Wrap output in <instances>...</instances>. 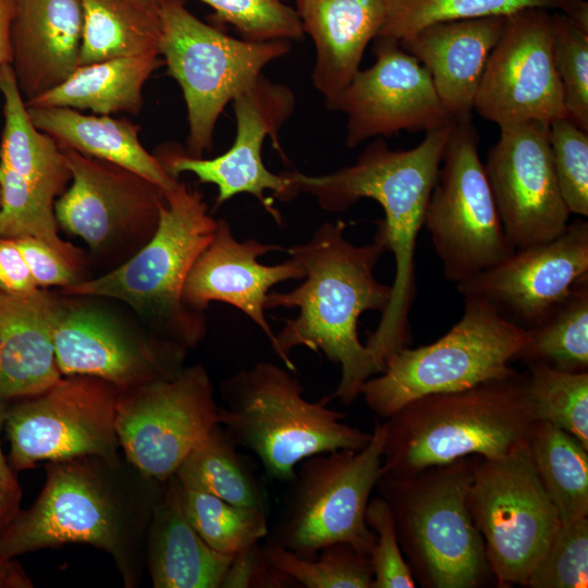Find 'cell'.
I'll return each instance as SVG.
<instances>
[{"label": "cell", "instance_id": "d4e9b609", "mask_svg": "<svg viewBox=\"0 0 588 588\" xmlns=\"http://www.w3.org/2000/svg\"><path fill=\"white\" fill-rule=\"evenodd\" d=\"M391 0H297L304 33L316 48L313 84L329 106L359 71L382 28Z\"/></svg>", "mask_w": 588, "mask_h": 588}, {"label": "cell", "instance_id": "8992f818", "mask_svg": "<svg viewBox=\"0 0 588 588\" xmlns=\"http://www.w3.org/2000/svg\"><path fill=\"white\" fill-rule=\"evenodd\" d=\"M476 457L429 466L403 478L381 477L376 486L421 587L478 588L492 576L467 506Z\"/></svg>", "mask_w": 588, "mask_h": 588}, {"label": "cell", "instance_id": "44dd1931", "mask_svg": "<svg viewBox=\"0 0 588 588\" xmlns=\"http://www.w3.org/2000/svg\"><path fill=\"white\" fill-rule=\"evenodd\" d=\"M61 149L72 180L54 203L63 229L97 248L135 222L157 226L162 188L113 163Z\"/></svg>", "mask_w": 588, "mask_h": 588}, {"label": "cell", "instance_id": "f35d334b", "mask_svg": "<svg viewBox=\"0 0 588 588\" xmlns=\"http://www.w3.org/2000/svg\"><path fill=\"white\" fill-rule=\"evenodd\" d=\"M528 392L537 421L576 437L588 449V371L527 365Z\"/></svg>", "mask_w": 588, "mask_h": 588}, {"label": "cell", "instance_id": "74e56055", "mask_svg": "<svg viewBox=\"0 0 588 588\" xmlns=\"http://www.w3.org/2000/svg\"><path fill=\"white\" fill-rule=\"evenodd\" d=\"M0 193V237L36 238L76 267L79 252L58 235L53 201L1 162Z\"/></svg>", "mask_w": 588, "mask_h": 588}, {"label": "cell", "instance_id": "4316f807", "mask_svg": "<svg viewBox=\"0 0 588 588\" xmlns=\"http://www.w3.org/2000/svg\"><path fill=\"white\" fill-rule=\"evenodd\" d=\"M233 555L222 554L197 534L172 476L158 482L147 530V564L155 588H219Z\"/></svg>", "mask_w": 588, "mask_h": 588}, {"label": "cell", "instance_id": "d590c367", "mask_svg": "<svg viewBox=\"0 0 588 588\" xmlns=\"http://www.w3.org/2000/svg\"><path fill=\"white\" fill-rule=\"evenodd\" d=\"M182 504L197 534L222 554L234 555L265 539L269 530L268 512L264 509L232 504L183 486Z\"/></svg>", "mask_w": 588, "mask_h": 588}, {"label": "cell", "instance_id": "ee69618b", "mask_svg": "<svg viewBox=\"0 0 588 588\" xmlns=\"http://www.w3.org/2000/svg\"><path fill=\"white\" fill-rule=\"evenodd\" d=\"M365 519L376 540L369 553L373 571L372 588H414L417 586L401 550L394 520L383 498L369 500Z\"/></svg>", "mask_w": 588, "mask_h": 588}, {"label": "cell", "instance_id": "ffe728a7", "mask_svg": "<svg viewBox=\"0 0 588 588\" xmlns=\"http://www.w3.org/2000/svg\"><path fill=\"white\" fill-rule=\"evenodd\" d=\"M52 340L62 376H89L120 392L170 377L182 367L184 347L134 340L98 310L58 305Z\"/></svg>", "mask_w": 588, "mask_h": 588}, {"label": "cell", "instance_id": "f546056e", "mask_svg": "<svg viewBox=\"0 0 588 588\" xmlns=\"http://www.w3.org/2000/svg\"><path fill=\"white\" fill-rule=\"evenodd\" d=\"M0 94L4 118L0 162L54 203L65 191L71 172L56 139L38 130L30 120L11 64L0 70Z\"/></svg>", "mask_w": 588, "mask_h": 588}, {"label": "cell", "instance_id": "8d00e7d4", "mask_svg": "<svg viewBox=\"0 0 588 588\" xmlns=\"http://www.w3.org/2000/svg\"><path fill=\"white\" fill-rule=\"evenodd\" d=\"M269 563L304 588H372L373 571L369 555L347 542L320 549L316 558L303 559L293 552L265 543Z\"/></svg>", "mask_w": 588, "mask_h": 588}, {"label": "cell", "instance_id": "d6986e66", "mask_svg": "<svg viewBox=\"0 0 588 588\" xmlns=\"http://www.w3.org/2000/svg\"><path fill=\"white\" fill-rule=\"evenodd\" d=\"M588 279V222L568 223L556 238L515 249L509 257L456 284L463 296L489 302L528 329L546 318Z\"/></svg>", "mask_w": 588, "mask_h": 588}, {"label": "cell", "instance_id": "7a4b0ae2", "mask_svg": "<svg viewBox=\"0 0 588 588\" xmlns=\"http://www.w3.org/2000/svg\"><path fill=\"white\" fill-rule=\"evenodd\" d=\"M453 124L426 132L425 138L407 150H392L379 137L355 163L328 174L290 172L299 193L315 197L327 211H344L360 198H371L383 209L375 240L393 255L395 275L389 305L365 344L379 372L388 357L411 341L416 244Z\"/></svg>", "mask_w": 588, "mask_h": 588}, {"label": "cell", "instance_id": "9c48e42d", "mask_svg": "<svg viewBox=\"0 0 588 588\" xmlns=\"http://www.w3.org/2000/svg\"><path fill=\"white\" fill-rule=\"evenodd\" d=\"M385 436V421H376L362 450H335L303 460L289 481L291 489L266 543L303 559H314L321 548L335 542L351 543L369 555L376 535L365 513L382 477Z\"/></svg>", "mask_w": 588, "mask_h": 588}, {"label": "cell", "instance_id": "30bf717a", "mask_svg": "<svg viewBox=\"0 0 588 588\" xmlns=\"http://www.w3.org/2000/svg\"><path fill=\"white\" fill-rule=\"evenodd\" d=\"M159 14V52L186 103L188 156L201 158L212 147L225 106L255 83L267 64L287 53L290 44L233 38L197 19L180 0H164Z\"/></svg>", "mask_w": 588, "mask_h": 588}, {"label": "cell", "instance_id": "277c9868", "mask_svg": "<svg viewBox=\"0 0 588 588\" xmlns=\"http://www.w3.org/2000/svg\"><path fill=\"white\" fill-rule=\"evenodd\" d=\"M537 422L527 373L416 399L385 419L382 477L479 455L500 457L527 441Z\"/></svg>", "mask_w": 588, "mask_h": 588}, {"label": "cell", "instance_id": "484cf974", "mask_svg": "<svg viewBox=\"0 0 588 588\" xmlns=\"http://www.w3.org/2000/svg\"><path fill=\"white\" fill-rule=\"evenodd\" d=\"M59 303L46 291L0 290V399L39 394L62 379L52 326Z\"/></svg>", "mask_w": 588, "mask_h": 588}, {"label": "cell", "instance_id": "1f68e13d", "mask_svg": "<svg viewBox=\"0 0 588 588\" xmlns=\"http://www.w3.org/2000/svg\"><path fill=\"white\" fill-rule=\"evenodd\" d=\"M175 476L185 488L210 493L232 504L267 510L265 488L220 424L189 452Z\"/></svg>", "mask_w": 588, "mask_h": 588}, {"label": "cell", "instance_id": "db71d44e", "mask_svg": "<svg viewBox=\"0 0 588 588\" xmlns=\"http://www.w3.org/2000/svg\"><path fill=\"white\" fill-rule=\"evenodd\" d=\"M0 206H1V193H0Z\"/></svg>", "mask_w": 588, "mask_h": 588}, {"label": "cell", "instance_id": "60d3db41", "mask_svg": "<svg viewBox=\"0 0 588 588\" xmlns=\"http://www.w3.org/2000/svg\"><path fill=\"white\" fill-rule=\"evenodd\" d=\"M588 516L561 520L544 555L528 576V588H587Z\"/></svg>", "mask_w": 588, "mask_h": 588}, {"label": "cell", "instance_id": "7402d4cb", "mask_svg": "<svg viewBox=\"0 0 588 588\" xmlns=\"http://www.w3.org/2000/svg\"><path fill=\"white\" fill-rule=\"evenodd\" d=\"M275 250L283 248L255 238L238 241L229 222L218 220L211 242L186 277L183 303L198 313L211 302L234 306L261 329L272 345L275 334L265 316L269 291L280 282L305 277L303 267L292 257L277 265H262L257 260Z\"/></svg>", "mask_w": 588, "mask_h": 588}, {"label": "cell", "instance_id": "5b68a950", "mask_svg": "<svg viewBox=\"0 0 588 588\" xmlns=\"http://www.w3.org/2000/svg\"><path fill=\"white\" fill-rule=\"evenodd\" d=\"M219 424L237 446L254 452L266 473L290 481L305 458L335 450H362L371 433L343 422L329 397L310 402L289 369L259 362L222 381Z\"/></svg>", "mask_w": 588, "mask_h": 588}, {"label": "cell", "instance_id": "b9f144b4", "mask_svg": "<svg viewBox=\"0 0 588 588\" xmlns=\"http://www.w3.org/2000/svg\"><path fill=\"white\" fill-rule=\"evenodd\" d=\"M249 41L299 39L304 29L295 9L282 0H199Z\"/></svg>", "mask_w": 588, "mask_h": 588}, {"label": "cell", "instance_id": "7bdbcfd3", "mask_svg": "<svg viewBox=\"0 0 588 588\" xmlns=\"http://www.w3.org/2000/svg\"><path fill=\"white\" fill-rule=\"evenodd\" d=\"M552 161L569 213L588 216V132L566 117L549 124Z\"/></svg>", "mask_w": 588, "mask_h": 588}, {"label": "cell", "instance_id": "4fadbf2b", "mask_svg": "<svg viewBox=\"0 0 588 588\" xmlns=\"http://www.w3.org/2000/svg\"><path fill=\"white\" fill-rule=\"evenodd\" d=\"M120 391L89 376H66L46 391L9 403L5 431L9 465L98 456L119 464L115 408Z\"/></svg>", "mask_w": 588, "mask_h": 588}, {"label": "cell", "instance_id": "d6a6232c", "mask_svg": "<svg viewBox=\"0 0 588 588\" xmlns=\"http://www.w3.org/2000/svg\"><path fill=\"white\" fill-rule=\"evenodd\" d=\"M527 445L560 520L588 516V449L571 433L537 421Z\"/></svg>", "mask_w": 588, "mask_h": 588}, {"label": "cell", "instance_id": "e575fe53", "mask_svg": "<svg viewBox=\"0 0 588 588\" xmlns=\"http://www.w3.org/2000/svg\"><path fill=\"white\" fill-rule=\"evenodd\" d=\"M527 342L515 360L544 364L572 372L588 369V279L537 324L526 329Z\"/></svg>", "mask_w": 588, "mask_h": 588}, {"label": "cell", "instance_id": "5bb4252c", "mask_svg": "<svg viewBox=\"0 0 588 588\" xmlns=\"http://www.w3.org/2000/svg\"><path fill=\"white\" fill-rule=\"evenodd\" d=\"M219 424V406L199 364L120 392L115 431L128 463L143 478L163 482Z\"/></svg>", "mask_w": 588, "mask_h": 588}, {"label": "cell", "instance_id": "cb8c5ba5", "mask_svg": "<svg viewBox=\"0 0 588 588\" xmlns=\"http://www.w3.org/2000/svg\"><path fill=\"white\" fill-rule=\"evenodd\" d=\"M505 21L490 16L439 22L399 41L427 69L453 121L471 119L481 75Z\"/></svg>", "mask_w": 588, "mask_h": 588}, {"label": "cell", "instance_id": "6da1fadb", "mask_svg": "<svg viewBox=\"0 0 588 588\" xmlns=\"http://www.w3.org/2000/svg\"><path fill=\"white\" fill-rule=\"evenodd\" d=\"M343 221L324 222L308 241L285 252L304 269V281L289 292L269 293L266 309L298 308V316L285 321L271 345L290 371L295 365L290 352L304 346L322 352L341 367V379L329 400L351 404L360 395L363 384L378 375L366 346L359 341L358 319L368 310H385L391 284L375 275L385 253L383 245H355L345 236Z\"/></svg>", "mask_w": 588, "mask_h": 588}, {"label": "cell", "instance_id": "ab89813d", "mask_svg": "<svg viewBox=\"0 0 588 588\" xmlns=\"http://www.w3.org/2000/svg\"><path fill=\"white\" fill-rule=\"evenodd\" d=\"M551 42L566 118L588 132V27L551 11Z\"/></svg>", "mask_w": 588, "mask_h": 588}, {"label": "cell", "instance_id": "681fc988", "mask_svg": "<svg viewBox=\"0 0 588 588\" xmlns=\"http://www.w3.org/2000/svg\"><path fill=\"white\" fill-rule=\"evenodd\" d=\"M21 487L10 488L0 483V535L20 511Z\"/></svg>", "mask_w": 588, "mask_h": 588}, {"label": "cell", "instance_id": "ba28073f", "mask_svg": "<svg viewBox=\"0 0 588 588\" xmlns=\"http://www.w3.org/2000/svg\"><path fill=\"white\" fill-rule=\"evenodd\" d=\"M527 330L503 317L489 302L464 297L461 319L436 342L404 346L369 378L360 395L371 412L389 418L425 395L453 392L515 372L511 363L526 344Z\"/></svg>", "mask_w": 588, "mask_h": 588}, {"label": "cell", "instance_id": "4dcf8cb0", "mask_svg": "<svg viewBox=\"0 0 588 588\" xmlns=\"http://www.w3.org/2000/svg\"><path fill=\"white\" fill-rule=\"evenodd\" d=\"M78 66L115 58L160 54L159 7L137 0H82Z\"/></svg>", "mask_w": 588, "mask_h": 588}, {"label": "cell", "instance_id": "f6af8a7d", "mask_svg": "<svg viewBox=\"0 0 588 588\" xmlns=\"http://www.w3.org/2000/svg\"><path fill=\"white\" fill-rule=\"evenodd\" d=\"M298 587L286 574L272 566L261 544L253 543L235 553L219 588H290Z\"/></svg>", "mask_w": 588, "mask_h": 588}, {"label": "cell", "instance_id": "e0dca14e", "mask_svg": "<svg viewBox=\"0 0 588 588\" xmlns=\"http://www.w3.org/2000/svg\"><path fill=\"white\" fill-rule=\"evenodd\" d=\"M373 48L375 63L359 70L327 106L347 117V147L400 131L428 132L454 122L427 69L397 40L378 36Z\"/></svg>", "mask_w": 588, "mask_h": 588}, {"label": "cell", "instance_id": "3957f363", "mask_svg": "<svg viewBox=\"0 0 588 588\" xmlns=\"http://www.w3.org/2000/svg\"><path fill=\"white\" fill-rule=\"evenodd\" d=\"M35 503L19 511L0 535V560L68 543L110 553L130 581L131 553L148 529L158 482L133 494L121 465L98 456L48 462Z\"/></svg>", "mask_w": 588, "mask_h": 588}, {"label": "cell", "instance_id": "bcb514c9", "mask_svg": "<svg viewBox=\"0 0 588 588\" xmlns=\"http://www.w3.org/2000/svg\"><path fill=\"white\" fill-rule=\"evenodd\" d=\"M38 287L71 286L76 281V267L62 255L33 237L14 240Z\"/></svg>", "mask_w": 588, "mask_h": 588}, {"label": "cell", "instance_id": "603a6c76", "mask_svg": "<svg viewBox=\"0 0 588 588\" xmlns=\"http://www.w3.org/2000/svg\"><path fill=\"white\" fill-rule=\"evenodd\" d=\"M82 29V0H14L11 66L25 102L78 68Z\"/></svg>", "mask_w": 588, "mask_h": 588}, {"label": "cell", "instance_id": "9a60e30c", "mask_svg": "<svg viewBox=\"0 0 588 588\" xmlns=\"http://www.w3.org/2000/svg\"><path fill=\"white\" fill-rule=\"evenodd\" d=\"M474 110L499 127L566 117L554 68L551 11L526 9L506 16L475 97Z\"/></svg>", "mask_w": 588, "mask_h": 588}, {"label": "cell", "instance_id": "c3c4849f", "mask_svg": "<svg viewBox=\"0 0 588 588\" xmlns=\"http://www.w3.org/2000/svg\"><path fill=\"white\" fill-rule=\"evenodd\" d=\"M14 0H0V70L12 63L11 23Z\"/></svg>", "mask_w": 588, "mask_h": 588}, {"label": "cell", "instance_id": "83f0119b", "mask_svg": "<svg viewBox=\"0 0 588 588\" xmlns=\"http://www.w3.org/2000/svg\"><path fill=\"white\" fill-rule=\"evenodd\" d=\"M27 110L35 126L61 147L124 168L163 191L179 181L144 148L138 139L139 126L128 120L87 115L66 107H27Z\"/></svg>", "mask_w": 588, "mask_h": 588}, {"label": "cell", "instance_id": "ac0fdd59", "mask_svg": "<svg viewBox=\"0 0 588 588\" xmlns=\"http://www.w3.org/2000/svg\"><path fill=\"white\" fill-rule=\"evenodd\" d=\"M232 101L237 128L229 150L212 159L170 152L162 154L158 159L175 179L183 172H191L201 183L216 185L217 206L237 194L247 193L257 198L280 223V213L265 192L271 191L278 199L287 201L295 198L299 191L289 172L274 174L266 168L261 148L266 136H275L292 113L294 96L285 86L260 76Z\"/></svg>", "mask_w": 588, "mask_h": 588}, {"label": "cell", "instance_id": "2e32d148", "mask_svg": "<svg viewBox=\"0 0 588 588\" xmlns=\"http://www.w3.org/2000/svg\"><path fill=\"white\" fill-rule=\"evenodd\" d=\"M483 167L515 249L552 241L566 230L571 213L553 167L549 124L528 121L500 127Z\"/></svg>", "mask_w": 588, "mask_h": 588}, {"label": "cell", "instance_id": "836d02e7", "mask_svg": "<svg viewBox=\"0 0 588 588\" xmlns=\"http://www.w3.org/2000/svg\"><path fill=\"white\" fill-rule=\"evenodd\" d=\"M526 9L560 11L588 27V3L584 0H391L378 36L401 41L434 23L509 16Z\"/></svg>", "mask_w": 588, "mask_h": 588}, {"label": "cell", "instance_id": "f5cc1de1", "mask_svg": "<svg viewBox=\"0 0 588 588\" xmlns=\"http://www.w3.org/2000/svg\"><path fill=\"white\" fill-rule=\"evenodd\" d=\"M137 1H140V2H144V3H148V4H152V5L160 7V4H161L164 0H137Z\"/></svg>", "mask_w": 588, "mask_h": 588}, {"label": "cell", "instance_id": "8fae6325", "mask_svg": "<svg viewBox=\"0 0 588 588\" xmlns=\"http://www.w3.org/2000/svg\"><path fill=\"white\" fill-rule=\"evenodd\" d=\"M467 506L497 585L525 587L561 523L527 441L500 457L477 455Z\"/></svg>", "mask_w": 588, "mask_h": 588}, {"label": "cell", "instance_id": "816d5d0a", "mask_svg": "<svg viewBox=\"0 0 588 588\" xmlns=\"http://www.w3.org/2000/svg\"><path fill=\"white\" fill-rule=\"evenodd\" d=\"M9 403L10 401L0 399V434L5 424V417H7ZM0 483L10 488L20 487L13 474V469L10 467V465L7 463L3 456L1 445H0Z\"/></svg>", "mask_w": 588, "mask_h": 588}, {"label": "cell", "instance_id": "f907efd6", "mask_svg": "<svg viewBox=\"0 0 588 588\" xmlns=\"http://www.w3.org/2000/svg\"><path fill=\"white\" fill-rule=\"evenodd\" d=\"M32 580L19 563L12 560H0V588H29Z\"/></svg>", "mask_w": 588, "mask_h": 588}, {"label": "cell", "instance_id": "f1b7e54d", "mask_svg": "<svg viewBox=\"0 0 588 588\" xmlns=\"http://www.w3.org/2000/svg\"><path fill=\"white\" fill-rule=\"evenodd\" d=\"M160 54L103 60L79 65L64 82L26 101V107H66L95 114H137L143 87L163 63Z\"/></svg>", "mask_w": 588, "mask_h": 588}, {"label": "cell", "instance_id": "7c38bea8", "mask_svg": "<svg viewBox=\"0 0 588 588\" xmlns=\"http://www.w3.org/2000/svg\"><path fill=\"white\" fill-rule=\"evenodd\" d=\"M471 119L454 121L424 217L443 275L456 284L497 265L509 242L478 151Z\"/></svg>", "mask_w": 588, "mask_h": 588}, {"label": "cell", "instance_id": "7dc6e473", "mask_svg": "<svg viewBox=\"0 0 588 588\" xmlns=\"http://www.w3.org/2000/svg\"><path fill=\"white\" fill-rule=\"evenodd\" d=\"M39 289L14 240L0 237V290L28 294Z\"/></svg>", "mask_w": 588, "mask_h": 588}, {"label": "cell", "instance_id": "52a82bcc", "mask_svg": "<svg viewBox=\"0 0 588 588\" xmlns=\"http://www.w3.org/2000/svg\"><path fill=\"white\" fill-rule=\"evenodd\" d=\"M157 226L147 244L109 273L77 282L66 294L123 301L151 316L172 342L186 348L204 335L200 313L182 301L186 277L211 242L218 225L201 194L177 181L163 191Z\"/></svg>", "mask_w": 588, "mask_h": 588}]
</instances>
